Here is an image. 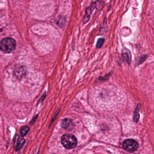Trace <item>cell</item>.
<instances>
[{
  "label": "cell",
  "instance_id": "8fae6325",
  "mask_svg": "<svg viewBox=\"0 0 154 154\" xmlns=\"http://www.w3.org/2000/svg\"><path fill=\"white\" fill-rule=\"evenodd\" d=\"M104 42V39L103 38H100L98 39L96 44V47L97 48H100L103 45Z\"/></svg>",
  "mask_w": 154,
  "mask_h": 154
},
{
  "label": "cell",
  "instance_id": "8992f818",
  "mask_svg": "<svg viewBox=\"0 0 154 154\" xmlns=\"http://www.w3.org/2000/svg\"><path fill=\"white\" fill-rule=\"evenodd\" d=\"M122 55L124 61L129 64L131 61V54L129 50L127 48H124L122 51Z\"/></svg>",
  "mask_w": 154,
  "mask_h": 154
},
{
  "label": "cell",
  "instance_id": "5bb4252c",
  "mask_svg": "<svg viewBox=\"0 0 154 154\" xmlns=\"http://www.w3.org/2000/svg\"><path fill=\"white\" fill-rule=\"evenodd\" d=\"M106 20H106V18H105V19H104V25H106Z\"/></svg>",
  "mask_w": 154,
  "mask_h": 154
},
{
  "label": "cell",
  "instance_id": "5b68a950",
  "mask_svg": "<svg viewBox=\"0 0 154 154\" xmlns=\"http://www.w3.org/2000/svg\"><path fill=\"white\" fill-rule=\"evenodd\" d=\"M26 69L25 66H20L16 67L14 72L16 77L18 78H21L26 75Z\"/></svg>",
  "mask_w": 154,
  "mask_h": 154
},
{
  "label": "cell",
  "instance_id": "3957f363",
  "mask_svg": "<svg viewBox=\"0 0 154 154\" xmlns=\"http://www.w3.org/2000/svg\"><path fill=\"white\" fill-rule=\"evenodd\" d=\"M61 142L64 147L68 149H71L77 146V139L73 135L65 134L62 136Z\"/></svg>",
  "mask_w": 154,
  "mask_h": 154
},
{
  "label": "cell",
  "instance_id": "ba28073f",
  "mask_svg": "<svg viewBox=\"0 0 154 154\" xmlns=\"http://www.w3.org/2000/svg\"><path fill=\"white\" fill-rule=\"evenodd\" d=\"M140 104H139L136 108L135 110V112H134V117H133V121L134 122H138L139 119V110L140 109Z\"/></svg>",
  "mask_w": 154,
  "mask_h": 154
},
{
  "label": "cell",
  "instance_id": "52a82bcc",
  "mask_svg": "<svg viewBox=\"0 0 154 154\" xmlns=\"http://www.w3.org/2000/svg\"><path fill=\"white\" fill-rule=\"evenodd\" d=\"M61 127L63 128L66 129L68 128L71 127V126L73 125V121L72 119H65L63 120V121L61 122Z\"/></svg>",
  "mask_w": 154,
  "mask_h": 154
},
{
  "label": "cell",
  "instance_id": "9c48e42d",
  "mask_svg": "<svg viewBox=\"0 0 154 154\" xmlns=\"http://www.w3.org/2000/svg\"><path fill=\"white\" fill-rule=\"evenodd\" d=\"M29 128L28 126H24L21 128L20 130V134L22 137H24L26 136L29 131Z\"/></svg>",
  "mask_w": 154,
  "mask_h": 154
},
{
  "label": "cell",
  "instance_id": "7c38bea8",
  "mask_svg": "<svg viewBox=\"0 0 154 154\" xmlns=\"http://www.w3.org/2000/svg\"><path fill=\"white\" fill-rule=\"evenodd\" d=\"M25 142V140L24 139H22L21 141L20 142V143H19L18 145L17 146V148H16V150L17 151L19 149H20L21 148V147L23 145H24V143Z\"/></svg>",
  "mask_w": 154,
  "mask_h": 154
},
{
  "label": "cell",
  "instance_id": "277c9868",
  "mask_svg": "<svg viewBox=\"0 0 154 154\" xmlns=\"http://www.w3.org/2000/svg\"><path fill=\"white\" fill-rule=\"evenodd\" d=\"M138 147L137 142L132 139L125 140L122 143V147L128 152H134L137 149Z\"/></svg>",
  "mask_w": 154,
  "mask_h": 154
},
{
  "label": "cell",
  "instance_id": "7a4b0ae2",
  "mask_svg": "<svg viewBox=\"0 0 154 154\" xmlns=\"http://www.w3.org/2000/svg\"><path fill=\"white\" fill-rule=\"evenodd\" d=\"M16 47V41L13 38H4L0 43V49L5 53H11Z\"/></svg>",
  "mask_w": 154,
  "mask_h": 154
},
{
  "label": "cell",
  "instance_id": "30bf717a",
  "mask_svg": "<svg viewBox=\"0 0 154 154\" xmlns=\"http://www.w3.org/2000/svg\"><path fill=\"white\" fill-rule=\"evenodd\" d=\"M66 22V19L64 17H60L58 18L57 21V24L61 26H63Z\"/></svg>",
  "mask_w": 154,
  "mask_h": 154
},
{
  "label": "cell",
  "instance_id": "4fadbf2b",
  "mask_svg": "<svg viewBox=\"0 0 154 154\" xmlns=\"http://www.w3.org/2000/svg\"><path fill=\"white\" fill-rule=\"evenodd\" d=\"M36 118H37V116H35V117H34V118H33V120H32V121H31V122L30 123V124H33V123H34L35 121V120L36 119Z\"/></svg>",
  "mask_w": 154,
  "mask_h": 154
},
{
  "label": "cell",
  "instance_id": "6da1fadb",
  "mask_svg": "<svg viewBox=\"0 0 154 154\" xmlns=\"http://www.w3.org/2000/svg\"><path fill=\"white\" fill-rule=\"evenodd\" d=\"M105 3L103 1H96L91 4L90 7L86 8L85 15L83 19V22L84 24L87 23L90 20L91 15L94 9L98 11H101L104 8Z\"/></svg>",
  "mask_w": 154,
  "mask_h": 154
}]
</instances>
